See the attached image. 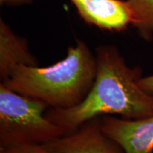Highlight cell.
Masks as SVG:
<instances>
[{"instance_id": "ba28073f", "label": "cell", "mask_w": 153, "mask_h": 153, "mask_svg": "<svg viewBox=\"0 0 153 153\" xmlns=\"http://www.w3.org/2000/svg\"><path fill=\"white\" fill-rule=\"evenodd\" d=\"M131 12V24L145 41L153 38V0H127Z\"/></svg>"}, {"instance_id": "30bf717a", "label": "cell", "mask_w": 153, "mask_h": 153, "mask_svg": "<svg viewBox=\"0 0 153 153\" xmlns=\"http://www.w3.org/2000/svg\"><path fill=\"white\" fill-rule=\"evenodd\" d=\"M138 85L143 90L153 95V74L147 76H142L138 80Z\"/></svg>"}, {"instance_id": "3957f363", "label": "cell", "mask_w": 153, "mask_h": 153, "mask_svg": "<svg viewBox=\"0 0 153 153\" xmlns=\"http://www.w3.org/2000/svg\"><path fill=\"white\" fill-rule=\"evenodd\" d=\"M46 104L0 83V149L21 144H44L66 135L45 117Z\"/></svg>"}, {"instance_id": "8992f818", "label": "cell", "mask_w": 153, "mask_h": 153, "mask_svg": "<svg viewBox=\"0 0 153 153\" xmlns=\"http://www.w3.org/2000/svg\"><path fill=\"white\" fill-rule=\"evenodd\" d=\"M80 17L101 29L120 31L131 24L127 0H70Z\"/></svg>"}, {"instance_id": "277c9868", "label": "cell", "mask_w": 153, "mask_h": 153, "mask_svg": "<svg viewBox=\"0 0 153 153\" xmlns=\"http://www.w3.org/2000/svg\"><path fill=\"white\" fill-rule=\"evenodd\" d=\"M59 153H126L101 127V116L86 122L71 133L43 144Z\"/></svg>"}, {"instance_id": "52a82bcc", "label": "cell", "mask_w": 153, "mask_h": 153, "mask_svg": "<svg viewBox=\"0 0 153 153\" xmlns=\"http://www.w3.org/2000/svg\"><path fill=\"white\" fill-rule=\"evenodd\" d=\"M19 65L38 66L37 60L30 53L26 39L17 35L2 18H0V79L10 76Z\"/></svg>"}, {"instance_id": "7a4b0ae2", "label": "cell", "mask_w": 153, "mask_h": 153, "mask_svg": "<svg viewBox=\"0 0 153 153\" xmlns=\"http://www.w3.org/2000/svg\"><path fill=\"white\" fill-rule=\"evenodd\" d=\"M97 70L96 55L85 42L76 40L63 60L45 68L19 65L1 83L48 106L69 108L86 98L94 82Z\"/></svg>"}, {"instance_id": "8fae6325", "label": "cell", "mask_w": 153, "mask_h": 153, "mask_svg": "<svg viewBox=\"0 0 153 153\" xmlns=\"http://www.w3.org/2000/svg\"><path fill=\"white\" fill-rule=\"evenodd\" d=\"M34 0H0V4L1 7L6 6L9 7H16L30 4Z\"/></svg>"}, {"instance_id": "9c48e42d", "label": "cell", "mask_w": 153, "mask_h": 153, "mask_svg": "<svg viewBox=\"0 0 153 153\" xmlns=\"http://www.w3.org/2000/svg\"><path fill=\"white\" fill-rule=\"evenodd\" d=\"M0 153H59L49 150L43 144H21L0 149Z\"/></svg>"}, {"instance_id": "6da1fadb", "label": "cell", "mask_w": 153, "mask_h": 153, "mask_svg": "<svg viewBox=\"0 0 153 153\" xmlns=\"http://www.w3.org/2000/svg\"><path fill=\"white\" fill-rule=\"evenodd\" d=\"M95 55L97 75L86 98L72 108H52L45 117L69 133L103 116L120 115L126 119L153 116V95L138 85L140 69L128 65L115 45L99 46Z\"/></svg>"}, {"instance_id": "5b68a950", "label": "cell", "mask_w": 153, "mask_h": 153, "mask_svg": "<svg viewBox=\"0 0 153 153\" xmlns=\"http://www.w3.org/2000/svg\"><path fill=\"white\" fill-rule=\"evenodd\" d=\"M105 133L126 153H153V116L140 119L101 116Z\"/></svg>"}]
</instances>
